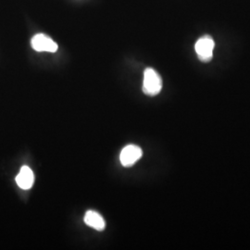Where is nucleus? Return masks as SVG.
Segmentation results:
<instances>
[{
  "label": "nucleus",
  "mask_w": 250,
  "mask_h": 250,
  "mask_svg": "<svg viewBox=\"0 0 250 250\" xmlns=\"http://www.w3.org/2000/svg\"><path fill=\"white\" fill-rule=\"evenodd\" d=\"M162 89V80L160 74L152 68L144 72L143 92L150 97L157 96Z\"/></svg>",
  "instance_id": "f257e3e1"
},
{
  "label": "nucleus",
  "mask_w": 250,
  "mask_h": 250,
  "mask_svg": "<svg viewBox=\"0 0 250 250\" xmlns=\"http://www.w3.org/2000/svg\"><path fill=\"white\" fill-rule=\"evenodd\" d=\"M214 40L210 36H206L197 40L195 49L198 59L202 62H209L213 57Z\"/></svg>",
  "instance_id": "f03ea898"
},
{
  "label": "nucleus",
  "mask_w": 250,
  "mask_h": 250,
  "mask_svg": "<svg viewBox=\"0 0 250 250\" xmlns=\"http://www.w3.org/2000/svg\"><path fill=\"white\" fill-rule=\"evenodd\" d=\"M143 155L142 149L135 145H128L121 152L120 161L125 167L133 166L136 161H139Z\"/></svg>",
  "instance_id": "7ed1b4c3"
},
{
  "label": "nucleus",
  "mask_w": 250,
  "mask_h": 250,
  "mask_svg": "<svg viewBox=\"0 0 250 250\" xmlns=\"http://www.w3.org/2000/svg\"><path fill=\"white\" fill-rule=\"evenodd\" d=\"M32 47L38 52H51L54 53L58 50V45L49 36L43 34H38L31 40Z\"/></svg>",
  "instance_id": "20e7f679"
},
{
  "label": "nucleus",
  "mask_w": 250,
  "mask_h": 250,
  "mask_svg": "<svg viewBox=\"0 0 250 250\" xmlns=\"http://www.w3.org/2000/svg\"><path fill=\"white\" fill-rule=\"evenodd\" d=\"M16 183L21 189H24V190L30 189L35 183V174L33 170H31L28 166L21 167L16 177Z\"/></svg>",
  "instance_id": "39448f33"
},
{
  "label": "nucleus",
  "mask_w": 250,
  "mask_h": 250,
  "mask_svg": "<svg viewBox=\"0 0 250 250\" xmlns=\"http://www.w3.org/2000/svg\"><path fill=\"white\" fill-rule=\"evenodd\" d=\"M83 221L86 225L99 232L103 231L106 226L105 221L102 218V216L94 210H88L84 215Z\"/></svg>",
  "instance_id": "423d86ee"
}]
</instances>
